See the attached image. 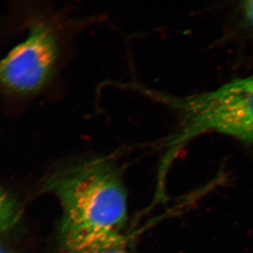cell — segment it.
Wrapping results in <instances>:
<instances>
[{
    "label": "cell",
    "mask_w": 253,
    "mask_h": 253,
    "mask_svg": "<svg viewBox=\"0 0 253 253\" xmlns=\"http://www.w3.org/2000/svg\"><path fill=\"white\" fill-rule=\"evenodd\" d=\"M43 191L62 209L59 233L121 232L127 220L122 169L113 158H88L58 169Z\"/></svg>",
    "instance_id": "cell-1"
},
{
    "label": "cell",
    "mask_w": 253,
    "mask_h": 253,
    "mask_svg": "<svg viewBox=\"0 0 253 253\" xmlns=\"http://www.w3.org/2000/svg\"><path fill=\"white\" fill-rule=\"evenodd\" d=\"M155 96L180 117V127L169 142L167 160L188 141L205 133H220L253 144V75L201 94Z\"/></svg>",
    "instance_id": "cell-2"
},
{
    "label": "cell",
    "mask_w": 253,
    "mask_h": 253,
    "mask_svg": "<svg viewBox=\"0 0 253 253\" xmlns=\"http://www.w3.org/2000/svg\"><path fill=\"white\" fill-rule=\"evenodd\" d=\"M59 56L57 31L45 21L35 22L26 40L0 61V86L21 94L41 90L54 76Z\"/></svg>",
    "instance_id": "cell-3"
},
{
    "label": "cell",
    "mask_w": 253,
    "mask_h": 253,
    "mask_svg": "<svg viewBox=\"0 0 253 253\" xmlns=\"http://www.w3.org/2000/svg\"><path fill=\"white\" fill-rule=\"evenodd\" d=\"M57 253H134L122 232L59 234Z\"/></svg>",
    "instance_id": "cell-4"
},
{
    "label": "cell",
    "mask_w": 253,
    "mask_h": 253,
    "mask_svg": "<svg viewBox=\"0 0 253 253\" xmlns=\"http://www.w3.org/2000/svg\"><path fill=\"white\" fill-rule=\"evenodd\" d=\"M21 214V208L16 200L0 187V234L17 225Z\"/></svg>",
    "instance_id": "cell-5"
},
{
    "label": "cell",
    "mask_w": 253,
    "mask_h": 253,
    "mask_svg": "<svg viewBox=\"0 0 253 253\" xmlns=\"http://www.w3.org/2000/svg\"><path fill=\"white\" fill-rule=\"evenodd\" d=\"M241 9L246 22L253 30V0L244 1L241 4Z\"/></svg>",
    "instance_id": "cell-6"
},
{
    "label": "cell",
    "mask_w": 253,
    "mask_h": 253,
    "mask_svg": "<svg viewBox=\"0 0 253 253\" xmlns=\"http://www.w3.org/2000/svg\"><path fill=\"white\" fill-rule=\"evenodd\" d=\"M0 253H12L9 249H6L2 245L0 244Z\"/></svg>",
    "instance_id": "cell-7"
}]
</instances>
